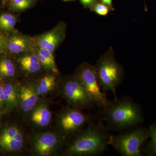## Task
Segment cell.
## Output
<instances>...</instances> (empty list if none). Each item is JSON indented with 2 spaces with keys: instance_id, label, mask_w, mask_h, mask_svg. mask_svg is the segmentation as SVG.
I'll list each match as a JSON object with an SVG mask.
<instances>
[{
  "instance_id": "6da1fadb",
  "label": "cell",
  "mask_w": 156,
  "mask_h": 156,
  "mask_svg": "<svg viewBox=\"0 0 156 156\" xmlns=\"http://www.w3.org/2000/svg\"><path fill=\"white\" fill-rule=\"evenodd\" d=\"M102 121L91 123L87 128L73 135L65 151L69 156H98L102 154L110 145L111 135Z\"/></svg>"
},
{
  "instance_id": "7a4b0ae2",
  "label": "cell",
  "mask_w": 156,
  "mask_h": 156,
  "mask_svg": "<svg viewBox=\"0 0 156 156\" xmlns=\"http://www.w3.org/2000/svg\"><path fill=\"white\" fill-rule=\"evenodd\" d=\"M101 112L109 131L129 129L137 126L143 120L140 107L128 96L115 98L101 109Z\"/></svg>"
},
{
  "instance_id": "3957f363",
  "label": "cell",
  "mask_w": 156,
  "mask_h": 156,
  "mask_svg": "<svg viewBox=\"0 0 156 156\" xmlns=\"http://www.w3.org/2000/svg\"><path fill=\"white\" fill-rule=\"evenodd\" d=\"M98 83L104 92L110 91L117 98L116 90L124 77V68L117 61L112 47L99 57L95 66Z\"/></svg>"
},
{
  "instance_id": "277c9868",
  "label": "cell",
  "mask_w": 156,
  "mask_h": 156,
  "mask_svg": "<svg viewBox=\"0 0 156 156\" xmlns=\"http://www.w3.org/2000/svg\"><path fill=\"white\" fill-rule=\"evenodd\" d=\"M149 137L147 131L139 128L111 135L110 145L123 156H140V147Z\"/></svg>"
},
{
  "instance_id": "5b68a950",
  "label": "cell",
  "mask_w": 156,
  "mask_h": 156,
  "mask_svg": "<svg viewBox=\"0 0 156 156\" xmlns=\"http://www.w3.org/2000/svg\"><path fill=\"white\" fill-rule=\"evenodd\" d=\"M60 93L70 106L74 108H90L95 105L83 85L75 75L65 80L60 88Z\"/></svg>"
},
{
  "instance_id": "8992f818",
  "label": "cell",
  "mask_w": 156,
  "mask_h": 156,
  "mask_svg": "<svg viewBox=\"0 0 156 156\" xmlns=\"http://www.w3.org/2000/svg\"><path fill=\"white\" fill-rule=\"evenodd\" d=\"M75 76L83 85L95 105L101 109L104 108L110 101L101 88L95 66L87 63L82 65L77 69Z\"/></svg>"
},
{
  "instance_id": "52a82bcc",
  "label": "cell",
  "mask_w": 156,
  "mask_h": 156,
  "mask_svg": "<svg viewBox=\"0 0 156 156\" xmlns=\"http://www.w3.org/2000/svg\"><path fill=\"white\" fill-rule=\"evenodd\" d=\"M63 143L62 137L52 131L34 133L30 139L31 149L34 155L49 156L54 154Z\"/></svg>"
},
{
  "instance_id": "ba28073f",
  "label": "cell",
  "mask_w": 156,
  "mask_h": 156,
  "mask_svg": "<svg viewBox=\"0 0 156 156\" xmlns=\"http://www.w3.org/2000/svg\"><path fill=\"white\" fill-rule=\"evenodd\" d=\"M91 120V117L80 109L68 108L62 111L57 119V125L62 135H74Z\"/></svg>"
},
{
  "instance_id": "9c48e42d",
  "label": "cell",
  "mask_w": 156,
  "mask_h": 156,
  "mask_svg": "<svg viewBox=\"0 0 156 156\" xmlns=\"http://www.w3.org/2000/svg\"><path fill=\"white\" fill-rule=\"evenodd\" d=\"M39 97L33 84L27 83L19 85L18 106L23 112H30L40 100Z\"/></svg>"
},
{
  "instance_id": "30bf717a",
  "label": "cell",
  "mask_w": 156,
  "mask_h": 156,
  "mask_svg": "<svg viewBox=\"0 0 156 156\" xmlns=\"http://www.w3.org/2000/svg\"><path fill=\"white\" fill-rule=\"evenodd\" d=\"M64 33V28L63 26H59L39 37L37 39V44L39 48L53 52L58 43L62 40Z\"/></svg>"
},
{
  "instance_id": "8fae6325",
  "label": "cell",
  "mask_w": 156,
  "mask_h": 156,
  "mask_svg": "<svg viewBox=\"0 0 156 156\" xmlns=\"http://www.w3.org/2000/svg\"><path fill=\"white\" fill-rule=\"evenodd\" d=\"M30 114L31 122L37 127L45 128L50 124L52 114L44 101L39 100Z\"/></svg>"
},
{
  "instance_id": "7c38bea8",
  "label": "cell",
  "mask_w": 156,
  "mask_h": 156,
  "mask_svg": "<svg viewBox=\"0 0 156 156\" xmlns=\"http://www.w3.org/2000/svg\"><path fill=\"white\" fill-rule=\"evenodd\" d=\"M5 97V113H9L19 105V85L14 83L3 85Z\"/></svg>"
},
{
  "instance_id": "4fadbf2b",
  "label": "cell",
  "mask_w": 156,
  "mask_h": 156,
  "mask_svg": "<svg viewBox=\"0 0 156 156\" xmlns=\"http://www.w3.org/2000/svg\"><path fill=\"white\" fill-rule=\"evenodd\" d=\"M18 62L22 69L27 73H37L41 68L42 65L37 53L24 55L19 58Z\"/></svg>"
},
{
  "instance_id": "5bb4252c",
  "label": "cell",
  "mask_w": 156,
  "mask_h": 156,
  "mask_svg": "<svg viewBox=\"0 0 156 156\" xmlns=\"http://www.w3.org/2000/svg\"><path fill=\"white\" fill-rule=\"evenodd\" d=\"M30 46L29 39L24 36L17 35L8 40L7 48L11 53L17 54L26 51Z\"/></svg>"
},
{
  "instance_id": "9a60e30c",
  "label": "cell",
  "mask_w": 156,
  "mask_h": 156,
  "mask_svg": "<svg viewBox=\"0 0 156 156\" xmlns=\"http://www.w3.org/2000/svg\"><path fill=\"white\" fill-rule=\"evenodd\" d=\"M56 85V79L52 75L45 76L42 78L34 85L36 92L39 96L48 94L55 88Z\"/></svg>"
},
{
  "instance_id": "2e32d148",
  "label": "cell",
  "mask_w": 156,
  "mask_h": 156,
  "mask_svg": "<svg viewBox=\"0 0 156 156\" xmlns=\"http://www.w3.org/2000/svg\"><path fill=\"white\" fill-rule=\"evenodd\" d=\"M23 135L16 138L0 137V147L3 150L9 152H16L22 149L24 145Z\"/></svg>"
},
{
  "instance_id": "e0dca14e",
  "label": "cell",
  "mask_w": 156,
  "mask_h": 156,
  "mask_svg": "<svg viewBox=\"0 0 156 156\" xmlns=\"http://www.w3.org/2000/svg\"><path fill=\"white\" fill-rule=\"evenodd\" d=\"M16 73L15 66L11 59L6 58L0 60V76L9 78L14 76Z\"/></svg>"
},
{
  "instance_id": "ac0fdd59",
  "label": "cell",
  "mask_w": 156,
  "mask_h": 156,
  "mask_svg": "<svg viewBox=\"0 0 156 156\" xmlns=\"http://www.w3.org/2000/svg\"><path fill=\"white\" fill-rule=\"evenodd\" d=\"M147 132L151 140L145 147L144 152L147 156H154L156 155V124L151 126Z\"/></svg>"
},
{
  "instance_id": "d6986e66",
  "label": "cell",
  "mask_w": 156,
  "mask_h": 156,
  "mask_svg": "<svg viewBox=\"0 0 156 156\" xmlns=\"http://www.w3.org/2000/svg\"><path fill=\"white\" fill-rule=\"evenodd\" d=\"M17 20L14 16L10 14L0 15V28L6 31L11 30L14 28Z\"/></svg>"
},
{
  "instance_id": "ffe728a7",
  "label": "cell",
  "mask_w": 156,
  "mask_h": 156,
  "mask_svg": "<svg viewBox=\"0 0 156 156\" xmlns=\"http://www.w3.org/2000/svg\"><path fill=\"white\" fill-rule=\"evenodd\" d=\"M23 135L22 132L16 126H11L3 129L0 133V137L2 138H16Z\"/></svg>"
},
{
  "instance_id": "44dd1931",
  "label": "cell",
  "mask_w": 156,
  "mask_h": 156,
  "mask_svg": "<svg viewBox=\"0 0 156 156\" xmlns=\"http://www.w3.org/2000/svg\"><path fill=\"white\" fill-rule=\"evenodd\" d=\"M90 9L97 15L104 17L107 16L110 11H111L109 7L99 1L93 5Z\"/></svg>"
},
{
  "instance_id": "7402d4cb",
  "label": "cell",
  "mask_w": 156,
  "mask_h": 156,
  "mask_svg": "<svg viewBox=\"0 0 156 156\" xmlns=\"http://www.w3.org/2000/svg\"><path fill=\"white\" fill-rule=\"evenodd\" d=\"M32 0H11V5L16 10H24L30 7Z\"/></svg>"
},
{
  "instance_id": "603a6c76",
  "label": "cell",
  "mask_w": 156,
  "mask_h": 156,
  "mask_svg": "<svg viewBox=\"0 0 156 156\" xmlns=\"http://www.w3.org/2000/svg\"><path fill=\"white\" fill-rule=\"evenodd\" d=\"M37 52L40 53L41 55L44 56L50 62V64L52 65V66L56 68H57L56 63H55V59H54L53 52L46 50V49L40 48H39Z\"/></svg>"
},
{
  "instance_id": "cb8c5ba5",
  "label": "cell",
  "mask_w": 156,
  "mask_h": 156,
  "mask_svg": "<svg viewBox=\"0 0 156 156\" xmlns=\"http://www.w3.org/2000/svg\"><path fill=\"white\" fill-rule=\"evenodd\" d=\"M0 110L5 113V97L4 86L0 84Z\"/></svg>"
},
{
  "instance_id": "d4e9b609",
  "label": "cell",
  "mask_w": 156,
  "mask_h": 156,
  "mask_svg": "<svg viewBox=\"0 0 156 156\" xmlns=\"http://www.w3.org/2000/svg\"><path fill=\"white\" fill-rule=\"evenodd\" d=\"M8 42L6 37L0 32V54L7 49Z\"/></svg>"
},
{
  "instance_id": "484cf974",
  "label": "cell",
  "mask_w": 156,
  "mask_h": 156,
  "mask_svg": "<svg viewBox=\"0 0 156 156\" xmlns=\"http://www.w3.org/2000/svg\"><path fill=\"white\" fill-rule=\"evenodd\" d=\"M80 1L84 7L91 8L93 5L99 0H80Z\"/></svg>"
},
{
  "instance_id": "4316f807",
  "label": "cell",
  "mask_w": 156,
  "mask_h": 156,
  "mask_svg": "<svg viewBox=\"0 0 156 156\" xmlns=\"http://www.w3.org/2000/svg\"><path fill=\"white\" fill-rule=\"evenodd\" d=\"M99 1L109 7L112 11H115L114 8L113 6L112 0H99Z\"/></svg>"
},
{
  "instance_id": "83f0119b",
  "label": "cell",
  "mask_w": 156,
  "mask_h": 156,
  "mask_svg": "<svg viewBox=\"0 0 156 156\" xmlns=\"http://www.w3.org/2000/svg\"><path fill=\"white\" fill-rule=\"evenodd\" d=\"M3 113V112H2L1 111V110H0V120L1 119V118H2V115Z\"/></svg>"
},
{
  "instance_id": "f1b7e54d",
  "label": "cell",
  "mask_w": 156,
  "mask_h": 156,
  "mask_svg": "<svg viewBox=\"0 0 156 156\" xmlns=\"http://www.w3.org/2000/svg\"><path fill=\"white\" fill-rule=\"evenodd\" d=\"M64 1H74V0H63Z\"/></svg>"
}]
</instances>
